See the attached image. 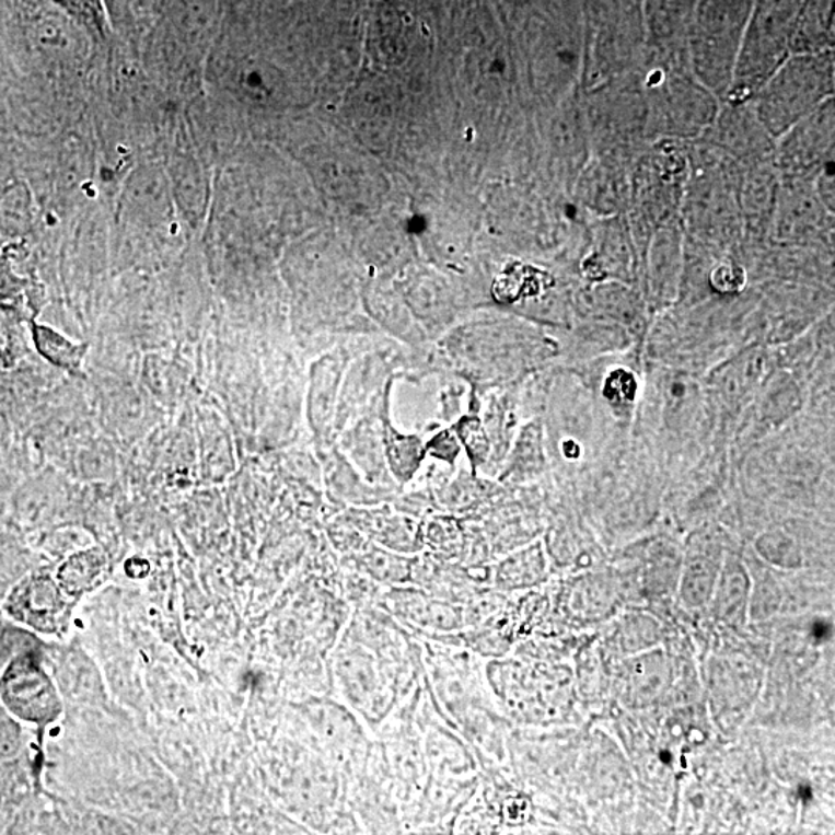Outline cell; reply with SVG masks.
Returning a JSON list of instances; mask_svg holds the SVG:
<instances>
[{"instance_id":"6","label":"cell","mask_w":835,"mask_h":835,"mask_svg":"<svg viewBox=\"0 0 835 835\" xmlns=\"http://www.w3.org/2000/svg\"><path fill=\"white\" fill-rule=\"evenodd\" d=\"M767 356L762 348L752 347L730 359L717 372V391L730 406L740 404L762 384L766 374Z\"/></svg>"},{"instance_id":"2","label":"cell","mask_w":835,"mask_h":835,"mask_svg":"<svg viewBox=\"0 0 835 835\" xmlns=\"http://www.w3.org/2000/svg\"><path fill=\"white\" fill-rule=\"evenodd\" d=\"M803 0H755L726 100L744 104L792 55Z\"/></svg>"},{"instance_id":"4","label":"cell","mask_w":835,"mask_h":835,"mask_svg":"<svg viewBox=\"0 0 835 835\" xmlns=\"http://www.w3.org/2000/svg\"><path fill=\"white\" fill-rule=\"evenodd\" d=\"M649 84L654 96V125L659 129L666 134L692 135L710 125L717 101L694 71L688 73L685 67H654Z\"/></svg>"},{"instance_id":"15","label":"cell","mask_w":835,"mask_h":835,"mask_svg":"<svg viewBox=\"0 0 835 835\" xmlns=\"http://www.w3.org/2000/svg\"><path fill=\"white\" fill-rule=\"evenodd\" d=\"M605 393L613 403H631L635 398V378L625 370L610 374Z\"/></svg>"},{"instance_id":"9","label":"cell","mask_w":835,"mask_h":835,"mask_svg":"<svg viewBox=\"0 0 835 835\" xmlns=\"http://www.w3.org/2000/svg\"><path fill=\"white\" fill-rule=\"evenodd\" d=\"M680 268V237L669 228L659 232L650 251V285L658 299L666 301L675 295Z\"/></svg>"},{"instance_id":"12","label":"cell","mask_w":835,"mask_h":835,"mask_svg":"<svg viewBox=\"0 0 835 835\" xmlns=\"http://www.w3.org/2000/svg\"><path fill=\"white\" fill-rule=\"evenodd\" d=\"M32 346V327L19 313V310L10 305H0V364L5 369L16 367Z\"/></svg>"},{"instance_id":"1","label":"cell","mask_w":835,"mask_h":835,"mask_svg":"<svg viewBox=\"0 0 835 835\" xmlns=\"http://www.w3.org/2000/svg\"><path fill=\"white\" fill-rule=\"evenodd\" d=\"M833 92V51L791 55L752 98L756 121L767 135L780 138L831 100Z\"/></svg>"},{"instance_id":"16","label":"cell","mask_w":835,"mask_h":835,"mask_svg":"<svg viewBox=\"0 0 835 835\" xmlns=\"http://www.w3.org/2000/svg\"><path fill=\"white\" fill-rule=\"evenodd\" d=\"M711 285L720 293H735L744 285V275L732 265H721L711 272Z\"/></svg>"},{"instance_id":"11","label":"cell","mask_w":835,"mask_h":835,"mask_svg":"<svg viewBox=\"0 0 835 835\" xmlns=\"http://www.w3.org/2000/svg\"><path fill=\"white\" fill-rule=\"evenodd\" d=\"M662 398L666 426L680 430L691 425L695 418L701 404V388L691 374L670 373L664 380Z\"/></svg>"},{"instance_id":"13","label":"cell","mask_w":835,"mask_h":835,"mask_svg":"<svg viewBox=\"0 0 835 835\" xmlns=\"http://www.w3.org/2000/svg\"><path fill=\"white\" fill-rule=\"evenodd\" d=\"M819 200L808 196L788 198L786 208L778 212L775 232L781 241H796L819 227Z\"/></svg>"},{"instance_id":"7","label":"cell","mask_w":835,"mask_h":835,"mask_svg":"<svg viewBox=\"0 0 835 835\" xmlns=\"http://www.w3.org/2000/svg\"><path fill=\"white\" fill-rule=\"evenodd\" d=\"M833 37V0H803L793 33L792 55L830 50Z\"/></svg>"},{"instance_id":"17","label":"cell","mask_w":835,"mask_h":835,"mask_svg":"<svg viewBox=\"0 0 835 835\" xmlns=\"http://www.w3.org/2000/svg\"><path fill=\"white\" fill-rule=\"evenodd\" d=\"M827 631H830V628H827L826 624L817 623L814 625V636L815 638H825L827 636Z\"/></svg>"},{"instance_id":"14","label":"cell","mask_w":835,"mask_h":835,"mask_svg":"<svg viewBox=\"0 0 835 835\" xmlns=\"http://www.w3.org/2000/svg\"><path fill=\"white\" fill-rule=\"evenodd\" d=\"M799 391L788 376H777L769 381L763 396L762 410L769 421L780 422L796 411Z\"/></svg>"},{"instance_id":"8","label":"cell","mask_w":835,"mask_h":835,"mask_svg":"<svg viewBox=\"0 0 835 835\" xmlns=\"http://www.w3.org/2000/svg\"><path fill=\"white\" fill-rule=\"evenodd\" d=\"M698 0H642L643 28L658 44L669 45L691 27Z\"/></svg>"},{"instance_id":"3","label":"cell","mask_w":835,"mask_h":835,"mask_svg":"<svg viewBox=\"0 0 835 835\" xmlns=\"http://www.w3.org/2000/svg\"><path fill=\"white\" fill-rule=\"evenodd\" d=\"M755 0H698L688 27L692 71L715 96L728 95Z\"/></svg>"},{"instance_id":"5","label":"cell","mask_w":835,"mask_h":835,"mask_svg":"<svg viewBox=\"0 0 835 835\" xmlns=\"http://www.w3.org/2000/svg\"><path fill=\"white\" fill-rule=\"evenodd\" d=\"M778 161L782 170L800 174L827 161L834 148V103H823L817 111L781 135Z\"/></svg>"},{"instance_id":"10","label":"cell","mask_w":835,"mask_h":835,"mask_svg":"<svg viewBox=\"0 0 835 835\" xmlns=\"http://www.w3.org/2000/svg\"><path fill=\"white\" fill-rule=\"evenodd\" d=\"M32 346L51 366L70 373L71 376H82L88 344L74 343L48 325L33 324Z\"/></svg>"}]
</instances>
